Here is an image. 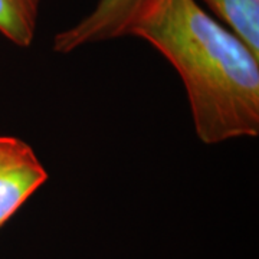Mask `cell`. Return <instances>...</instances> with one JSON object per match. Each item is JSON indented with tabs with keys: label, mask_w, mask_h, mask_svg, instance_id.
Masks as SVG:
<instances>
[{
	"label": "cell",
	"mask_w": 259,
	"mask_h": 259,
	"mask_svg": "<svg viewBox=\"0 0 259 259\" xmlns=\"http://www.w3.org/2000/svg\"><path fill=\"white\" fill-rule=\"evenodd\" d=\"M128 36L147 40L175 66L202 143L258 136L259 55L196 0H148Z\"/></svg>",
	"instance_id": "6da1fadb"
},
{
	"label": "cell",
	"mask_w": 259,
	"mask_h": 259,
	"mask_svg": "<svg viewBox=\"0 0 259 259\" xmlns=\"http://www.w3.org/2000/svg\"><path fill=\"white\" fill-rule=\"evenodd\" d=\"M47 180V168L26 141L0 136V228Z\"/></svg>",
	"instance_id": "7a4b0ae2"
},
{
	"label": "cell",
	"mask_w": 259,
	"mask_h": 259,
	"mask_svg": "<svg viewBox=\"0 0 259 259\" xmlns=\"http://www.w3.org/2000/svg\"><path fill=\"white\" fill-rule=\"evenodd\" d=\"M148 0H100L95 9L76 23L58 33L54 51L69 54L88 44L128 36L130 26Z\"/></svg>",
	"instance_id": "3957f363"
},
{
	"label": "cell",
	"mask_w": 259,
	"mask_h": 259,
	"mask_svg": "<svg viewBox=\"0 0 259 259\" xmlns=\"http://www.w3.org/2000/svg\"><path fill=\"white\" fill-rule=\"evenodd\" d=\"M204 3L259 55V0H204Z\"/></svg>",
	"instance_id": "277c9868"
},
{
	"label": "cell",
	"mask_w": 259,
	"mask_h": 259,
	"mask_svg": "<svg viewBox=\"0 0 259 259\" xmlns=\"http://www.w3.org/2000/svg\"><path fill=\"white\" fill-rule=\"evenodd\" d=\"M40 0H0V33L22 48L29 47L36 32Z\"/></svg>",
	"instance_id": "5b68a950"
}]
</instances>
